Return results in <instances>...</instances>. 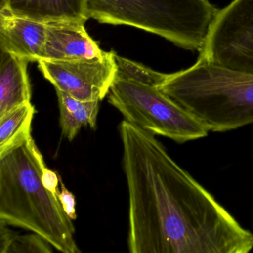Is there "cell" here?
Segmentation results:
<instances>
[{"instance_id": "obj_14", "label": "cell", "mask_w": 253, "mask_h": 253, "mask_svg": "<svg viewBox=\"0 0 253 253\" xmlns=\"http://www.w3.org/2000/svg\"><path fill=\"white\" fill-rule=\"evenodd\" d=\"M115 60L117 64L116 78L132 80L159 88L167 75V74L156 72L140 63L120 57L117 54Z\"/></svg>"}, {"instance_id": "obj_3", "label": "cell", "mask_w": 253, "mask_h": 253, "mask_svg": "<svg viewBox=\"0 0 253 253\" xmlns=\"http://www.w3.org/2000/svg\"><path fill=\"white\" fill-rule=\"evenodd\" d=\"M159 89L208 131L224 132L253 124V73L198 57L184 70L167 74Z\"/></svg>"}, {"instance_id": "obj_10", "label": "cell", "mask_w": 253, "mask_h": 253, "mask_svg": "<svg viewBox=\"0 0 253 253\" xmlns=\"http://www.w3.org/2000/svg\"><path fill=\"white\" fill-rule=\"evenodd\" d=\"M1 10L45 24L89 19L86 0H5Z\"/></svg>"}, {"instance_id": "obj_12", "label": "cell", "mask_w": 253, "mask_h": 253, "mask_svg": "<svg viewBox=\"0 0 253 253\" xmlns=\"http://www.w3.org/2000/svg\"><path fill=\"white\" fill-rule=\"evenodd\" d=\"M56 92L60 109V127L65 137L72 141L81 128L87 126L95 129L100 101L78 100L58 89H56Z\"/></svg>"}, {"instance_id": "obj_13", "label": "cell", "mask_w": 253, "mask_h": 253, "mask_svg": "<svg viewBox=\"0 0 253 253\" xmlns=\"http://www.w3.org/2000/svg\"><path fill=\"white\" fill-rule=\"evenodd\" d=\"M35 106L26 103L0 118V157L32 136Z\"/></svg>"}, {"instance_id": "obj_11", "label": "cell", "mask_w": 253, "mask_h": 253, "mask_svg": "<svg viewBox=\"0 0 253 253\" xmlns=\"http://www.w3.org/2000/svg\"><path fill=\"white\" fill-rule=\"evenodd\" d=\"M29 60L10 53H0V118L31 103L32 91L28 75Z\"/></svg>"}, {"instance_id": "obj_5", "label": "cell", "mask_w": 253, "mask_h": 253, "mask_svg": "<svg viewBox=\"0 0 253 253\" xmlns=\"http://www.w3.org/2000/svg\"><path fill=\"white\" fill-rule=\"evenodd\" d=\"M108 99L126 121L154 135L183 143L208 134L202 124L158 87L115 77Z\"/></svg>"}, {"instance_id": "obj_4", "label": "cell", "mask_w": 253, "mask_h": 253, "mask_svg": "<svg viewBox=\"0 0 253 253\" xmlns=\"http://www.w3.org/2000/svg\"><path fill=\"white\" fill-rule=\"evenodd\" d=\"M86 3L89 19L137 28L199 52L219 11L208 0H86Z\"/></svg>"}, {"instance_id": "obj_17", "label": "cell", "mask_w": 253, "mask_h": 253, "mask_svg": "<svg viewBox=\"0 0 253 253\" xmlns=\"http://www.w3.org/2000/svg\"><path fill=\"white\" fill-rule=\"evenodd\" d=\"M60 177L55 171L49 169L45 166L42 170V181L44 186L50 192L57 195L60 189H58L59 183H60Z\"/></svg>"}, {"instance_id": "obj_7", "label": "cell", "mask_w": 253, "mask_h": 253, "mask_svg": "<svg viewBox=\"0 0 253 253\" xmlns=\"http://www.w3.org/2000/svg\"><path fill=\"white\" fill-rule=\"evenodd\" d=\"M116 53L107 51L103 57L81 61L38 60V67L55 89L78 100H102L109 94L117 72Z\"/></svg>"}, {"instance_id": "obj_9", "label": "cell", "mask_w": 253, "mask_h": 253, "mask_svg": "<svg viewBox=\"0 0 253 253\" xmlns=\"http://www.w3.org/2000/svg\"><path fill=\"white\" fill-rule=\"evenodd\" d=\"M46 24L0 11V51L30 62L42 57Z\"/></svg>"}, {"instance_id": "obj_8", "label": "cell", "mask_w": 253, "mask_h": 253, "mask_svg": "<svg viewBox=\"0 0 253 253\" xmlns=\"http://www.w3.org/2000/svg\"><path fill=\"white\" fill-rule=\"evenodd\" d=\"M105 54L106 51L85 30L84 22L46 24V36L41 60L81 61L100 59Z\"/></svg>"}, {"instance_id": "obj_1", "label": "cell", "mask_w": 253, "mask_h": 253, "mask_svg": "<svg viewBox=\"0 0 253 253\" xmlns=\"http://www.w3.org/2000/svg\"><path fill=\"white\" fill-rule=\"evenodd\" d=\"M131 253H248L253 234L182 169L152 133L119 126Z\"/></svg>"}, {"instance_id": "obj_15", "label": "cell", "mask_w": 253, "mask_h": 253, "mask_svg": "<svg viewBox=\"0 0 253 253\" xmlns=\"http://www.w3.org/2000/svg\"><path fill=\"white\" fill-rule=\"evenodd\" d=\"M52 246L38 234L19 235L14 233L7 250L9 253H52Z\"/></svg>"}, {"instance_id": "obj_16", "label": "cell", "mask_w": 253, "mask_h": 253, "mask_svg": "<svg viewBox=\"0 0 253 253\" xmlns=\"http://www.w3.org/2000/svg\"><path fill=\"white\" fill-rule=\"evenodd\" d=\"M60 183L61 190L59 191L57 193V198H58L63 210L69 215V217L72 220H76L77 213L76 208H75L76 201H75V196L72 192L68 190L67 188L62 181L61 178L60 180Z\"/></svg>"}, {"instance_id": "obj_18", "label": "cell", "mask_w": 253, "mask_h": 253, "mask_svg": "<svg viewBox=\"0 0 253 253\" xmlns=\"http://www.w3.org/2000/svg\"><path fill=\"white\" fill-rule=\"evenodd\" d=\"M4 2H5V0H0V7L3 5Z\"/></svg>"}, {"instance_id": "obj_6", "label": "cell", "mask_w": 253, "mask_h": 253, "mask_svg": "<svg viewBox=\"0 0 253 253\" xmlns=\"http://www.w3.org/2000/svg\"><path fill=\"white\" fill-rule=\"evenodd\" d=\"M199 57L253 73V0H233L219 10Z\"/></svg>"}, {"instance_id": "obj_2", "label": "cell", "mask_w": 253, "mask_h": 253, "mask_svg": "<svg viewBox=\"0 0 253 253\" xmlns=\"http://www.w3.org/2000/svg\"><path fill=\"white\" fill-rule=\"evenodd\" d=\"M45 166L32 136L0 157V220L41 235L62 253H81L73 220L42 183Z\"/></svg>"}]
</instances>
